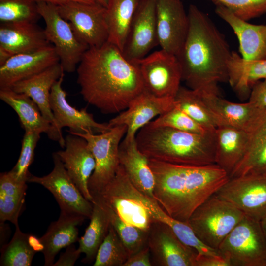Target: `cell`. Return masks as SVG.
<instances>
[{
  "label": "cell",
  "mask_w": 266,
  "mask_h": 266,
  "mask_svg": "<svg viewBox=\"0 0 266 266\" xmlns=\"http://www.w3.org/2000/svg\"><path fill=\"white\" fill-rule=\"evenodd\" d=\"M76 71L83 98L104 114L125 110L144 90L137 63L128 60L108 41L89 48Z\"/></svg>",
  "instance_id": "1"
},
{
  "label": "cell",
  "mask_w": 266,
  "mask_h": 266,
  "mask_svg": "<svg viewBox=\"0 0 266 266\" xmlns=\"http://www.w3.org/2000/svg\"><path fill=\"white\" fill-rule=\"evenodd\" d=\"M187 13L189 30L176 56L182 80L191 89L220 95L218 85L228 82L227 64L232 51L207 14L194 4L190 5Z\"/></svg>",
  "instance_id": "2"
},
{
  "label": "cell",
  "mask_w": 266,
  "mask_h": 266,
  "mask_svg": "<svg viewBox=\"0 0 266 266\" xmlns=\"http://www.w3.org/2000/svg\"><path fill=\"white\" fill-rule=\"evenodd\" d=\"M153 173V194L170 217L187 222L193 212L230 179L216 164L186 166L148 159Z\"/></svg>",
  "instance_id": "3"
},
{
  "label": "cell",
  "mask_w": 266,
  "mask_h": 266,
  "mask_svg": "<svg viewBox=\"0 0 266 266\" xmlns=\"http://www.w3.org/2000/svg\"><path fill=\"white\" fill-rule=\"evenodd\" d=\"M135 140L148 159L186 166L215 164V130L194 133L150 122L138 131Z\"/></svg>",
  "instance_id": "4"
},
{
  "label": "cell",
  "mask_w": 266,
  "mask_h": 266,
  "mask_svg": "<svg viewBox=\"0 0 266 266\" xmlns=\"http://www.w3.org/2000/svg\"><path fill=\"white\" fill-rule=\"evenodd\" d=\"M245 216L233 204L214 194L193 212L187 222L202 243L217 250Z\"/></svg>",
  "instance_id": "5"
},
{
  "label": "cell",
  "mask_w": 266,
  "mask_h": 266,
  "mask_svg": "<svg viewBox=\"0 0 266 266\" xmlns=\"http://www.w3.org/2000/svg\"><path fill=\"white\" fill-rule=\"evenodd\" d=\"M217 251L231 266H266V240L260 221L245 215Z\"/></svg>",
  "instance_id": "6"
},
{
  "label": "cell",
  "mask_w": 266,
  "mask_h": 266,
  "mask_svg": "<svg viewBox=\"0 0 266 266\" xmlns=\"http://www.w3.org/2000/svg\"><path fill=\"white\" fill-rule=\"evenodd\" d=\"M127 130L126 125H119L97 134L90 132L73 134L86 140L95 160V168L88 183L93 198L100 193L114 177L120 165L119 146Z\"/></svg>",
  "instance_id": "7"
},
{
  "label": "cell",
  "mask_w": 266,
  "mask_h": 266,
  "mask_svg": "<svg viewBox=\"0 0 266 266\" xmlns=\"http://www.w3.org/2000/svg\"><path fill=\"white\" fill-rule=\"evenodd\" d=\"M37 6L45 22L46 38L54 47L64 72L75 71L88 46L78 39L69 23L60 14L56 5L40 2Z\"/></svg>",
  "instance_id": "8"
},
{
  "label": "cell",
  "mask_w": 266,
  "mask_h": 266,
  "mask_svg": "<svg viewBox=\"0 0 266 266\" xmlns=\"http://www.w3.org/2000/svg\"><path fill=\"white\" fill-rule=\"evenodd\" d=\"M64 74L53 84L50 96V104L55 120L50 139L57 141L62 148L65 140L62 129L67 127L71 134L90 132L103 133L109 131L108 123L96 122L92 114L85 108L80 110L72 106L66 100V93L62 88Z\"/></svg>",
  "instance_id": "9"
},
{
  "label": "cell",
  "mask_w": 266,
  "mask_h": 266,
  "mask_svg": "<svg viewBox=\"0 0 266 266\" xmlns=\"http://www.w3.org/2000/svg\"><path fill=\"white\" fill-rule=\"evenodd\" d=\"M144 89L160 98H174L182 80L177 56L161 49L138 61Z\"/></svg>",
  "instance_id": "10"
},
{
  "label": "cell",
  "mask_w": 266,
  "mask_h": 266,
  "mask_svg": "<svg viewBox=\"0 0 266 266\" xmlns=\"http://www.w3.org/2000/svg\"><path fill=\"white\" fill-rule=\"evenodd\" d=\"M61 16L68 21L77 37L89 48L108 41L106 7L95 2L71 1L57 5Z\"/></svg>",
  "instance_id": "11"
},
{
  "label": "cell",
  "mask_w": 266,
  "mask_h": 266,
  "mask_svg": "<svg viewBox=\"0 0 266 266\" xmlns=\"http://www.w3.org/2000/svg\"><path fill=\"white\" fill-rule=\"evenodd\" d=\"M54 167L48 174L38 177L30 174L27 182L39 184L54 197L61 212L90 219L93 203L87 200L68 175L56 152L53 153Z\"/></svg>",
  "instance_id": "12"
},
{
  "label": "cell",
  "mask_w": 266,
  "mask_h": 266,
  "mask_svg": "<svg viewBox=\"0 0 266 266\" xmlns=\"http://www.w3.org/2000/svg\"><path fill=\"white\" fill-rule=\"evenodd\" d=\"M215 194L246 216L259 221L266 217V175L248 174L230 178Z\"/></svg>",
  "instance_id": "13"
},
{
  "label": "cell",
  "mask_w": 266,
  "mask_h": 266,
  "mask_svg": "<svg viewBox=\"0 0 266 266\" xmlns=\"http://www.w3.org/2000/svg\"><path fill=\"white\" fill-rule=\"evenodd\" d=\"M148 246L152 266H195L198 252L184 243L167 225L153 223Z\"/></svg>",
  "instance_id": "14"
},
{
  "label": "cell",
  "mask_w": 266,
  "mask_h": 266,
  "mask_svg": "<svg viewBox=\"0 0 266 266\" xmlns=\"http://www.w3.org/2000/svg\"><path fill=\"white\" fill-rule=\"evenodd\" d=\"M156 0H140L122 51L129 61L136 63L158 43Z\"/></svg>",
  "instance_id": "15"
},
{
  "label": "cell",
  "mask_w": 266,
  "mask_h": 266,
  "mask_svg": "<svg viewBox=\"0 0 266 266\" xmlns=\"http://www.w3.org/2000/svg\"><path fill=\"white\" fill-rule=\"evenodd\" d=\"M158 43L161 49L177 56L185 41L189 27L188 13L181 0H156Z\"/></svg>",
  "instance_id": "16"
},
{
  "label": "cell",
  "mask_w": 266,
  "mask_h": 266,
  "mask_svg": "<svg viewBox=\"0 0 266 266\" xmlns=\"http://www.w3.org/2000/svg\"><path fill=\"white\" fill-rule=\"evenodd\" d=\"M175 106L174 98H160L144 90L131 102L128 107L108 123L109 127L126 125L123 139L130 141L135 138L138 131L154 117L168 111Z\"/></svg>",
  "instance_id": "17"
},
{
  "label": "cell",
  "mask_w": 266,
  "mask_h": 266,
  "mask_svg": "<svg viewBox=\"0 0 266 266\" xmlns=\"http://www.w3.org/2000/svg\"><path fill=\"white\" fill-rule=\"evenodd\" d=\"M51 44L44 29L31 22L1 23L0 65L12 56L36 51Z\"/></svg>",
  "instance_id": "18"
},
{
  "label": "cell",
  "mask_w": 266,
  "mask_h": 266,
  "mask_svg": "<svg viewBox=\"0 0 266 266\" xmlns=\"http://www.w3.org/2000/svg\"><path fill=\"white\" fill-rule=\"evenodd\" d=\"M59 63L53 45L10 57L0 65V89L11 88L16 83Z\"/></svg>",
  "instance_id": "19"
},
{
  "label": "cell",
  "mask_w": 266,
  "mask_h": 266,
  "mask_svg": "<svg viewBox=\"0 0 266 266\" xmlns=\"http://www.w3.org/2000/svg\"><path fill=\"white\" fill-rule=\"evenodd\" d=\"M65 140V150L56 153L77 187L87 200L92 202L88 183L96 166L94 157L83 137L70 133Z\"/></svg>",
  "instance_id": "20"
},
{
  "label": "cell",
  "mask_w": 266,
  "mask_h": 266,
  "mask_svg": "<svg viewBox=\"0 0 266 266\" xmlns=\"http://www.w3.org/2000/svg\"><path fill=\"white\" fill-rule=\"evenodd\" d=\"M212 2L216 6V13L229 25L236 35L242 57L250 60L266 59V24L250 23L220 3Z\"/></svg>",
  "instance_id": "21"
},
{
  "label": "cell",
  "mask_w": 266,
  "mask_h": 266,
  "mask_svg": "<svg viewBox=\"0 0 266 266\" xmlns=\"http://www.w3.org/2000/svg\"><path fill=\"white\" fill-rule=\"evenodd\" d=\"M93 198L99 199L126 223L141 229L149 231L154 222L147 209L124 189L115 176Z\"/></svg>",
  "instance_id": "22"
},
{
  "label": "cell",
  "mask_w": 266,
  "mask_h": 266,
  "mask_svg": "<svg viewBox=\"0 0 266 266\" xmlns=\"http://www.w3.org/2000/svg\"><path fill=\"white\" fill-rule=\"evenodd\" d=\"M200 93L217 127L229 126L249 132L261 110L249 101L233 102L219 95Z\"/></svg>",
  "instance_id": "23"
},
{
  "label": "cell",
  "mask_w": 266,
  "mask_h": 266,
  "mask_svg": "<svg viewBox=\"0 0 266 266\" xmlns=\"http://www.w3.org/2000/svg\"><path fill=\"white\" fill-rule=\"evenodd\" d=\"M85 219L80 215L60 212L58 219L51 223L45 233L39 238L45 266H53L56 255L62 249L79 240L77 226Z\"/></svg>",
  "instance_id": "24"
},
{
  "label": "cell",
  "mask_w": 266,
  "mask_h": 266,
  "mask_svg": "<svg viewBox=\"0 0 266 266\" xmlns=\"http://www.w3.org/2000/svg\"><path fill=\"white\" fill-rule=\"evenodd\" d=\"M64 72L59 62L15 83L11 87L13 91L27 95L35 102L43 117L51 124L52 129L55 120L50 104V92L53 84L64 74Z\"/></svg>",
  "instance_id": "25"
},
{
  "label": "cell",
  "mask_w": 266,
  "mask_h": 266,
  "mask_svg": "<svg viewBox=\"0 0 266 266\" xmlns=\"http://www.w3.org/2000/svg\"><path fill=\"white\" fill-rule=\"evenodd\" d=\"M119 159L133 185L145 196L155 199L154 176L148 158L139 150L135 138L130 141H121Z\"/></svg>",
  "instance_id": "26"
},
{
  "label": "cell",
  "mask_w": 266,
  "mask_h": 266,
  "mask_svg": "<svg viewBox=\"0 0 266 266\" xmlns=\"http://www.w3.org/2000/svg\"><path fill=\"white\" fill-rule=\"evenodd\" d=\"M248 133L246 153L230 178L248 174L266 175V110L261 109Z\"/></svg>",
  "instance_id": "27"
},
{
  "label": "cell",
  "mask_w": 266,
  "mask_h": 266,
  "mask_svg": "<svg viewBox=\"0 0 266 266\" xmlns=\"http://www.w3.org/2000/svg\"><path fill=\"white\" fill-rule=\"evenodd\" d=\"M248 132L229 126L215 130V164L229 175L243 158L248 146Z\"/></svg>",
  "instance_id": "28"
},
{
  "label": "cell",
  "mask_w": 266,
  "mask_h": 266,
  "mask_svg": "<svg viewBox=\"0 0 266 266\" xmlns=\"http://www.w3.org/2000/svg\"><path fill=\"white\" fill-rule=\"evenodd\" d=\"M228 82L239 98L246 100L258 81L266 79V59L246 60L232 51L227 64Z\"/></svg>",
  "instance_id": "29"
},
{
  "label": "cell",
  "mask_w": 266,
  "mask_h": 266,
  "mask_svg": "<svg viewBox=\"0 0 266 266\" xmlns=\"http://www.w3.org/2000/svg\"><path fill=\"white\" fill-rule=\"evenodd\" d=\"M0 99L18 115L25 131H36L46 133L50 138L52 126L42 115L39 107L28 96L11 88L0 89Z\"/></svg>",
  "instance_id": "30"
},
{
  "label": "cell",
  "mask_w": 266,
  "mask_h": 266,
  "mask_svg": "<svg viewBox=\"0 0 266 266\" xmlns=\"http://www.w3.org/2000/svg\"><path fill=\"white\" fill-rule=\"evenodd\" d=\"M93 211L90 223L79 240L78 249L85 257L84 263L95 260L98 249L108 233L111 225L109 215L105 205L99 199L92 201Z\"/></svg>",
  "instance_id": "31"
},
{
  "label": "cell",
  "mask_w": 266,
  "mask_h": 266,
  "mask_svg": "<svg viewBox=\"0 0 266 266\" xmlns=\"http://www.w3.org/2000/svg\"><path fill=\"white\" fill-rule=\"evenodd\" d=\"M140 0H109L106 7L108 42L122 52Z\"/></svg>",
  "instance_id": "32"
},
{
  "label": "cell",
  "mask_w": 266,
  "mask_h": 266,
  "mask_svg": "<svg viewBox=\"0 0 266 266\" xmlns=\"http://www.w3.org/2000/svg\"><path fill=\"white\" fill-rule=\"evenodd\" d=\"M10 171L0 174V221H9L17 226L22 211L27 186Z\"/></svg>",
  "instance_id": "33"
},
{
  "label": "cell",
  "mask_w": 266,
  "mask_h": 266,
  "mask_svg": "<svg viewBox=\"0 0 266 266\" xmlns=\"http://www.w3.org/2000/svg\"><path fill=\"white\" fill-rule=\"evenodd\" d=\"M11 241L3 246L0 265L2 266H30L37 252H41L39 238L22 232L19 225Z\"/></svg>",
  "instance_id": "34"
},
{
  "label": "cell",
  "mask_w": 266,
  "mask_h": 266,
  "mask_svg": "<svg viewBox=\"0 0 266 266\" xmlns=\"http://www.w3.org/2000/svg\"><path fill=\"white\" fill-rule=\"evenodd\" d=\"M175 104L208 131H215L217 123L197 91L180 87L174 98Z\"/></svg>",
  "instance_id": "35"
},
{
  "label": "cell",
  "mask_w": 266,
  "mask_h": 266,
  "mask_svg": "<svg viewBox=\"0 0 266 266\" xmlns=\"http://www.w3.org/2000/svg\"><path fill=\"white\" fill-rule=\"evenodd\" d=\"M103 203L108 212L111 226L128 251L130 256L148 245L149 231L126 223L110 207Z\"/></svg>",
  "instance_id": "36"
},
{
  "label": "cell",
  "mask_w": 266,
  "mask_h": 266,
  "mask_svg": "<svg viewBox=\"0 0 266 266\" xmlns=\"http://www.w3.org/2000/svg\"><path fill=\"white\" fill-rule=\"evenodd\" d=\"M130 257L128 251L113 227L97 252L93 266H123Z\"/></svg>",
  "instance_id": "37"
},
{
  "label": "cell",
  "mask_w": 266,
  "mask_h": 266,
  "mask_svg": "<svg viewBox=\"0 0 266 266\" xmlns=\"http://www.w3.org/2000/svg\"><path fill=\"white\" fill-rule=\"evenodd\" d=\"M40 17L35 0H0V23H36Z\"/></svg>",
  "instance_id": "38"
},
{
  "label": "cell",
  "mask_w": 266,
  "mask_h": 266,
  "mask_svg": "<svg viewBox=\"0 0 266 266\" xmlns=\"http://www.w3.org/2000/svg\"><path fill=\"white\" fill-rule=\"evenodd\" d=\"M150 123L154 126L167 127L194 133L203 134L213 131L204 129L175 104L173 108L158 116Z\"/></svg>",
  "instance_id": "39"
},
{
  "label": "cell",
  "mask_w": 266,
  "mask_h": 266,
  "mask_svg": "<svg viewBox=\"0 0 266 266\" xmlns=\"http://www.w3.org/2000/svg\"><path fill=\"white\" fill-rule=\"evenodd\" d=\"M41 133L36 131H25L22 140L19 159L10 170L18 179L27 182L30 175L28 168L34 160V151Z\"/></svg>",
  "instance_id": "40"
},
{
  "label": "cell",
  "mask_w": 266,
  "mask_h": 266,
  "mask_svg": "<svg viewBox=\"0 0 266 266\" xmlns=\"http://www.w3.org/2000/svg\"><path fill=\"white\" fill-rule=\"evenodd\" d=\"M228 8L238 18L248 21L266 14V0H212Z\"/></svg>",
  "instance_id": "41"
},
{
  "label": "cell",
  "mask_w": 266,
  "mask_h": 266,
  "mask_svg": "<svg viewBox=\"0 0 266 266\" xmlns=\"http://www.w3.org/2000/svg\"><path fill=\"white\" fill-rule=\"evenodd\" d=\"M248 101L257 108L266 110V79L256 82L252 87Z\"/></svg>",
  "instance_id": "42"
},
{
  "label": "cell",
  "mask_w": 266,
  "mask_h": 266,
  "mask_svg": "<svg viewBox=\"0 0 266 266\" xmlns=\"http://www.w3.org/2000/svg\"><path fill=\"white\" fill-rule=\"evenodd\" d=\"M195 266H231L229 261L220 254H198Z\"/></svg>",
  "instance_id": "43"
},
{
  "label": "cell",
  "mask_w": 266,
  "mask_h": 266,
  "mask_svg": "<svg viewBox=\"0 0 266 266\" xmlns=\"http://www.w3.org/2000/svg\"><path fill=\"white\" fill-rule=\"evenodd\" d=\"M151 254L148 245L129 257L123 266H152Z\"/></svg>",
  "instance_id": "44"
},
{
  "label": "cell",
  "mask_w": 266,
  "mask_h": 266,
  "mask_svg": "<svg viewBox=\"0 0 266 266\" xmlns=\"http://www.w3.org/2000/svg\"><path fill=\"white\" fill-rule=\"evenodd\" d=\"M81 254L78 248L72 244L66 247L65 252L61 254L52 266H73Z\"/></svg>",
  "instance_id": "45"
},
{
  "label": "cell",
  "mask_w": 266,
  "mask_h": 266,
  "mask_svg": "<svg viewBox=\"0 0 266 266\" xmlns=\"http://www.w3.org/2000/svg\"><path fill=\"white\" fill-rule=\"evenodd\" d=\"M37 2H46L59 5L71 1H78L87 3H92L96 2L94 0H35Z\"/></svg>",
  "instance_id": "46"
},
{
  "label": "cell",
  "mask_w": 266,
  "mask_h": 266,
  "mask_svg": "<svg viewBox=\"0 0 266 266\" xmlns=\"http://www.w3.org/2000/svg\"><path fill=\"white\" fill-rule=\"evenodd\" d=\"M262 229L266 240V217L263 219L261 221Z\"/></svg>",
  "instance_id": "47"
},
{
  "label": "cell",
  "mask_w": 266,
  "mask_h": 266,
  "mask_svg": "<svg viewBox=\"0 0 266 266\" xmlns=\"http://www.w3.org/2000/svg\"><path fill=\"white\" fill-rule=\"evenodd\" d=\"M95 1L101 5L106 7L109 0H94Z\"/></svg>",
  "instance_id": "48"
}]
</instances>
